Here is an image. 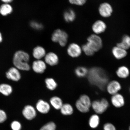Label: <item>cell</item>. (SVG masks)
Instances as JSON below:
<instances>
[{
	"label": "cell",
	"mask_w": 130,
	"mask_h": 130,
	"mask_svg": "<svg viewBox=\"0 0 130 130\" xmlns=\"http://www.w3.org/2000/svg\"><path fill=\"white\" fill-rule=\"evenodd\" d=\"M83 104L89 108L91 106L92 102L89 97L87 95H81L79 100Z\"/></svg>",
	"instance_id": "cell-28"
},
{
	"label": "cell",
	"mask_w": 130,
	"mask_h": 130,
	"mask_svg": "<svg viewBox=\"0 0 130 130\" xmlns=\"http://www.w3.org/2000/svg\"><path fill=\"white\" fill-rule=\"evenodd\" d=\"M81 48H82V51H83L87 56H93L95 53V52L87 43L83 45Z\"/></svg>",
	"instance_id": "cell-30"
},
{
	"label": "cell",
	"mask_w": 130,
	"mask_h": 130,
	"mask_svg": "<svg viewBox=\"0 0 130 130\" xmlns=\"http://www.w3.org/2000/svg\"><path fill=\"white\" fill-rule=\"evenodd\" d=\"M13 11L12 6L9 4H4L0 6V14L4 16H6L11 14Z\"/></svg>",
	"instance_id": "cell-18"
},
{
	"label": "cell",
	"mask_w": 130,
	"mask_h": 130,
	"mask_svg": "<svg viewBox=\"0 0 130 130\" xmlns=\"http://www.w3.org/2000/svg\"><path fill=\"white\" fill-rule=\"evenodd\" d=\"M60 110L62 114L64 116L72 115L74 111L72 106L68 103L63 104Z\"/></svg>",
	"instance_id": "cell-22"
},
{
	"label": "cell",
	"mask_w": 130,
	"mask_h": 130,
	"mask_svg": "<svg viewBox=\"0 0 130 130\" xmlns=\"http://www.w3.org/2000/svg\"><path fill=\"white\" fill-rule=\"evenodd\" d=\"M63 17L66 22H72L75 19L76 14L74 10L70 9L65 11L63 14Z\"/></svg>",
	"instance_id": "cell-21"
},
{
	"label": "cell",
	"mask_w": 130,
	"mask_h": 130,
	"mask_svg": "<svg viewBox=\"0 0 130 130\" xmlns=\"http://www.w3.org/2000/svg\"><path fill=\"white\" fill-rule=\"evenodd\" d=\"M30 56L28 53L22 50L16 52L14 55L13 62L15 67L21 70L28 71L30 69L28 64Z\"/></svg>",
	"instance_id": "cell-2"
},
{
	"label": "cell",
	"mask_w": 130,
	"mask_h": 130,
	"mask_svg": "<svg viewBox=\"0 0 130 130\" xmlns=\"http://www.w3.org/2000/svg\"><path fill=\"white\" fill-rule=\"evenodd\" d=\"M12 87L9 84H3L0 85V93L5 96L10 95L12 92Z\"/></svg>",
	"instance_id": "cell-25"
},
{
	"label": "cell",
	"mask_w": 130,
	"mask_h": 130,
	"mask_svg": "<svg viewBox=\"0 0 130 130\" xmlns=\"http://www.w3.org/2000/svg\"><path fill=\"white\" fill-rule=\"evenodd\" d=\"M87 43L96 52L99 51L103 46L102 39L98 35L92 34L87 39Z\"/></svg>",
	"instance_id": "cell-4"
},
{
	"label": "cell",
	"mask_w": 130,
	"mask_h": 130,
	"mask_svg": "<svg viewBox=\"0 0 130 130\" xmlns=\"http://www.w3.org/2000/svg\"><path fill=\"white\" fill-rule=\"evenodd\" d=\"M108 102L106 99L95 100L92 103L91 106L94 111L98 114H101L104 112L109 106Z\"/></svg>",
	"instance_id": "cell-5"
},
{
	"label": "cell",
	"mask_w": 130,
	"mask_h": 130,
	"mask_svg": "<svg viewBox=\"0 0 130 130\" xmlns=\"http://www.w3.org/2000/svg\"><path fill=\"white\" fill-rule=\"evenodd\" d=\"M70 4L79 6L83 5L85 4L87 0H69Z\"/></svg>",
	"instance_id": "cell-34"
},
{
	"label": "cell",
	"mask_w": 130,
	"mask_h": 130,
	"mask_svg": "<svg viewBox=\"0 0 130 130\" xmlns=\"http://www.w3.org/2000/svg\"><path fill=\"white\" fill-rule=\"evenodd\" d=\"M45 62L50 66H56L58 62V57L56 54L50 52L47 54L45 57Z\"/></svg>",
	"instance_id": "cell-16"
},
{
	"label": "cell",
	"mask_w": 130,
	"mask_h": 130,
	"mask_svg": "<svg viewBox=\"0 0 130 130\" xmlns=\"http://www.w3.org/2000/svg\"><path fill=\"white\" fill-rule=\"evenodd\" d=\"M99 12L102 17L108 18L112 15L113 12V8L111 5L107 2L102 3L99 8Z\"/></svg>",
	"instance_id": "cell-6"
},
{
	"label": "cell",
	"mask_w": 130,
	"mask_h": 130,
	"mask_svg": "<svg viewBox=\"0 0 130 130\" xmlns=\"http://www.w3.org/2000/svg\"><path fill=\"white\" fill-rule=\"evenodd\" d=\"M1 1L4 3L10 4L14 0H1Z\"/></svg>",
	"instance_id": "cell-37"
},
{
	"label": "cell",
	"mask_w": 130,
	"mask_h": 130,
	"mask_svg": "<svg viewBox=\"0 0 130 130\" xmlns=\"http://www.w3.org/2000/svg\"><path fill=\"white\" fill-rule=\"evenodd\" d=\"M30 25L32 28L37 30H41L43 28V24L36 21H31L30 22Z\"/></svg>",
	"instance_id": "cell-32"
},
{
	"label": "cell",
	"mask_w": 130,
	"mask_h": 130,
	"mask_svg": "<svg viewBox=\"0 0 130 130\" xmlns=\"http://www.w3.org/2000/svg\"><path fill=\"white\" fill-rule=\"evenodd\" d=\"M46 52L44 48L40 46H37L34 48L32 55L37 60H40L46 55Z\"/></svg>",
	"instance_id": "cell-17"
},
{
	"label": "cell",
	"mask_w": 130,
	"mask_h": 130,
	"mask_svg": "<svg viewBox=\"0 0 130 130\" xmlns=\"http://www.w3.org/2000/svg\"><path fill=\"white\" fill-rule=\"evenodd\" d=\"M45 82L47 87L51 90H54L57 86L56 81L52 78H47L45 79Z\"/></svg>",
	"instance_id": "cell-26"
},
{
	"label": "cell",
	"mask_w": 130,
	"mask_h": 130,
	"mask_svg": "<svg viewBox=\"0 0 130 130\" xmlns=\"http://www.w3.org/2000/svg\"><path fill=\"white\" fill-rule=\"evenodd\" d=\"M32 67L35 72L42 74L44 72L46 66L44 61L41 60H37L32 63Z\"/></svg>",
	"instance_id": "cell-14"
},
{
	"label": "cell",
	"mask_w": 130,
	"mask_h": 130,
	"mask_svg": "<svg viewBox=\"0 0 130 130\" xmlns=\"http://www.w3.org/2000/svg\"><path fill=\"white\" fill-rule=\"evenodd\" d=\"M3 41V37L2 34L0 32V43H2Z\"/></svg>",
	"instance_id": "cell-38"
},
{
	"label": "cell",
	"mask_w": 130,
	"mask_h": 130,
	"mask_svg": "<svg viewBox=\"0 0 130 130\" xmlns=\"http://www.w3.org/2000/svg\"><path fill=\"white\" fill-rule=\"evenodd\" d=\"M68 35L67 32L61 29H57L52 35L51 39L55 43H58L60 46L64 47L67 43Z\"/></svg>",
	"instance_id": "cell-3"
},
{
	"label": "cell",
	"mask_w": 130,
	"mask_h": 130,
	"mask_svg": "<svg viewBox=\"0 0 130 130\" xmlns=\"http://www.w3.org/2000/svg\"><path fill=\"white\" fill-rule=\"evenodd\" d=\"M50 104L55 109L60 110L63 104L62 100L60 98L57 96L52 97L50 100Z\"/></svg>",
	"instance_id": "cell-23"
},
{
	"label": "cell",
	"mask_w": 130,
	"mask_h": 130,
	"mask_svg": "<svg viewBox=\"0 0 130 130\" xmlns=\"http://www.w3.org/2000/svg\"><path fill=\"white\" fill-rule=\"evenodd\" d=\"M88 71L87 68L80 67L75 69V73L77 77H84L88 74Z\"/></svg>",
	"instance_id": "cell-27"
},
{
	"label": "cell",
	"mask_w": 130,
	"mask_h": 130,
	"mask_svg": "<svg viewBox=\"0 0 130 130\" xmlns=\"http://www.w3.org/2000/svg\"><path fill=\"white\" fill-rule=\"evenodd\" d=\"M22 113L24 117L28 121H31L37 116L36 110L32 105H28L25 106L22 110Z\"/></svg>",
	"instance_id": "cell-7"
},
{
	"label": "cell",
	"mask_w": 130,
	"mask_h": 130,
	"mask_svg": "<svg viewBox=\"0 0 130 130\" xmlns=\"http://www.w3.org/2000/svg\"></svg>",
	"instance_id": "cell-40"
},
{
	"label": "cell",
	"mask_w": 130,
	"mask_h": 130,
	"mask_svg": "<svg viewBox=\"0 0 130 130\" xmlns=\"http://www.w3.org/2000/svg\"><path fill=\"white\" fill-rule=\"evenodd\" d=\"M117 46L126 50L129 49L130 48V36L128 35L123 36L121 42L117 44Z\"/></svg>",
	"instance_id": "cell-20"
},
{
	"label": "cell",
	"mask_w": 130,
	"mask_h": 130,
	"mask_svg": "<svg viewBox=\"0 0 130 130\" xmlns=\"http://www.w3.org/2000/svg\"><path fill=\"white\" fill-rule=\"evenodd\" d=\"M67 51L70 56L73 58H77L81 55L82 49L77 44L73 43L68 46Z\"/></svg>",
	"instance_id": "cell-8"
},
{
	"label": "cell",
	"mask_w": 130,
	"mask_h": 130,
	"mask_svg": "<svg viewBox=\"0 0 130 130\" xmlns=\"http://www.w3.org/2000/svg\"><path fill=\"white\" fill-rule=\"evenodd\" d=\"M76 107L77 109L81 113H86L89 111V108L85 106L79 100L76 102Z\"/></svg>",
	"instance_id": "cell-29"
},
{
	"label": "cell",
	"mask_w": 130,
	"mask_h": 130,
	"mask_svg": "<svg viewBox=\"0 0 130 130\" xmlns=\"http://www.w3.org/2000/svg\"><path fill=\"white\" fill-rule=\"evenodd\" d=\"M56 125L54 122L50 121L44 125L40 130H56Z\"/></svg>",
	"instance_id": "cell-31"
},
{
	"label": "cell",
	"mask_w": 130,
	"mask_h": 130,
	"mask_svg": "<svg viewBox=\"0 0 130 130\" xmlns=\"http://www.w3.org/2000/svg\"><path fill=\"white\" fill-rule=\"evenodd\" d=\"M117 76L119 77L122 79H125L129 76L130 72L127 67L124 66H120L116 72Z\"/></svg>",
	"instance_id": "cell-19"
},
{
	"label": "cell",
	"mask_w": 130,
	"mask_h": 130,
	"mask_svg": "<svg viewBox=\"0 0 130 130\" xmlns=\"http://www.w3.org/2000/svg\"><path fill=\"white\" fill-rule=\"evenodd\" d=\"M6 76L8 79L15 81H19L21 78L19 70L15 67L10 68L6 72Z\"/></svg>",
	"instance_id": "cell-11"
},
{
	"label": "cell",
	"mask_w": 130,
	"mask_h": 130,
	"mask_svg": "<svg viewBox=\"0 0 130 130\" xmlns=\"http://www.w3.org/2000/svg\"><path fill=\"white\" fill-rule=\"evenodd\" d=\"M111 101L113 106L117 108H121L125 104L124 97L121 94L119 93L112 95Z\"/></svg>",
	"instance_id": "cell-13"
},
{
	"label": "cell",
	"mask_w": 130,
	"mask_h": 130,
	"mask_svg": "<svg viewBox=\"0 0 130 130\" xmlns=\"http://www.w3.org/2000/svg\"><path fill=\"white\" fill-rule=\"evenodd\" d=\"M107 26L104 22L98 20L94 23L92 26V30L94 34L99 35L105 31Z\"/></svg>",
	"instance_id": "cell-10"
},
{
	"label": "cell",
	"mask_w": 130,
	"mask_h": 130,
	"mask_svg": "<svg viewBox=\"0 0 130 130\" xmlns=\"http://www.w3.org/2000/svg\"><path fill=\"white\" fill-rule=\"evenodd\" d=\"M100 123V118L98 115L94 114L91 115L89 119V126L92 129L98 127Z\"/></svg>",
	"instance_id": "cell-24"
},
{
	"label": "cell",
	"mask_w": 130,
	"mask_h": 130,
	"mask_svg": "<svg viewBox=\"0 0 130 130\" xmlns=\"http://www.w3.org/2000/svg\"><path fill=\"white\" fill-rule=\"evenodd\" d=\"M37 110L40 113L45 114L50 110V106L47 102L43 100H39L36 104Z\"/></svg>",
	"instance_id": "cell-12"
},
{
	"label": "cell",
	"mask_w": 130,
	"mask_h": 130,
	"mask_svg": "<svg viewBox=\"0 0 130 130\" xmlns=\"http://www.w3.org/2000/svg\"><path fill=\"white\" fill-rule=\"evenodd\" d=\"M121 86L118 81L113 80L108 83L106 85V89L109 93L112 95L118 93L121 90Z\"/></svg>",
	"instance_id": "cell-9"
},
{
	"label": "cell",
	"mask_w": 130,
	"mask_h": 130,
	"mask_svg": "<svg viewBox=\"0 0 130 130\" xmlns=\"http://www.w3.org/2000/svg\"><path fill=\"white\" fill-rule=\"evenodd\" d=\"M129 130H130V126L129 127Z\"/></svg>",
	"instance_id": "cell-39"
},
{
	"label": "cell",
	"mask_w": 130,
	"mask_h": 130,
	"mask_svg": "<svg viewBox=\"0 0 130 130\" xmlns=\"http://www.w3.org/2000/svg\"><path fill=\"white\" fill-rule=\"evenodd\" d=\"M7 115L4 110L0 109V123L4 122L7 119Z\"/></svg>",
	"instance_id": "cell-35"
},
{
	"label": "cell",
	"mask_w": 130,
	"mask_h": 130,
	"mask_svg": "<svg viewBox=\"0 0 130 130\" xmlns=\"http://www.w3.org/2000/svg\"><path fill=\"white\" fill-rule=\"evenodd\" d=\"M112 53L114 57L118 60L123 59L127 54L126 50L117 45L112 49Z\"/></svg>",
	"instance_id": "cell-15"
},
{
	"label": "cell",
	"mask_w": 130,
	"mask_h": 130,
	"mask_svg": "<svg viewBox=\"0 0 130 130\" xmlns=\"http://www.w3.org/2000/svg\"><path fill=\"white\" fill-rule=\"evenodd\" d=\"M88 79L92 85L103 90L108 83V78L105 71L101 68L94 67L88 72Z\"/></svg>",
	"instance_id": "cell-1"
},
{
	"label": "cell",
	"mask_w": 130,
	"mask_h": 130,
	"mask_svg": "<svg viewBox=\"0 0 130 130\" xmlns=\"http://www.w3.org/2000/svg\"><path fill=\"white\" fill-rule=\"evenodd\" d=\"M10 126L12 130H21L22 128V124L17 121H13L11 123Z\"/></svg>",
	"instance_id": "cell-33"
},
{
	"label": "cell",
	"mask_w": 130,
	"mask_h": 130,
	"mask_svg": "<svg viewBox=\"0 0 130 130\" xmlns=\"http://www.w3.org/2000/svg\"><path fill=\"white\" fill-rule=\"evenodd\" d=\"M104 130H116V128L113 124L110 123H107L104 125Z\"/></svg>",
	"instance_id": "cell-36"
}]
</instances>
